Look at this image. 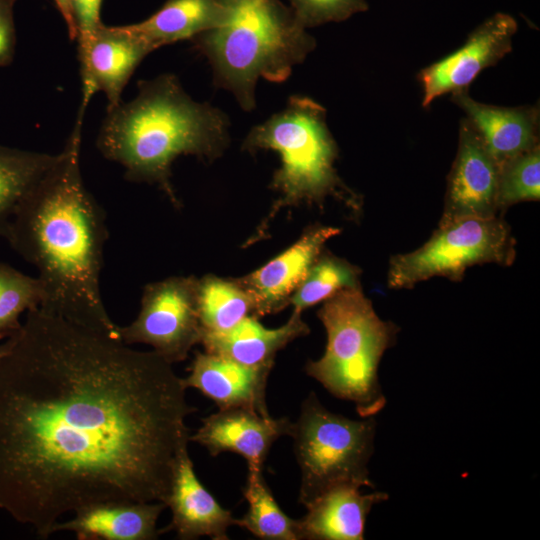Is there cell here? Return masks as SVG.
I'll return each instance as SVG.
<instances>
[{"label":"cell","mask_w":540,"mask_h":540,"mask_svg":"<svg viewBox=\"0 0 540 540\" xmlns=\"http://www.w3.org/2000/svg\"><path fill=\"white\" fill-rule=\"evenodd\" d=\"M10 338L0 508L46 539L62 515L90 504H166L197 411L172 364L39 307Z\"/></svg>","instance_id":"1"},{"label":"cell","mask_w":540,"mask_h":540,"mask_svg":"<svg viewBox=\"0 0 540 540\" xmlns=\"http://www.w3.org/2000/svg\"><path fill=\"white\" fill-rule=\"evenodd\" d=\"M84 114L78 111L56 162L18 205L5 239L38 270L39 308L120 339L100 290L109 237L106 213L86 188L80 169Z\"/></svg>","instance_id":"2"},{"label":"cell","mask_w":540,"mask_h":540,"mask_svg":"<svg viewBox=\"0 0 540 540\" xmlns=\"http://www.w3.org/2000/svg\"><path fill=\"white\" fill-rule=\"evenodd\" d=\"M129 102L107 110L97 148L120 164L124 178L156 185L178 207L171 182L172 164L181 155L213 161L230 143V120L221 109L193 100L174 74L137 84Z\"/></svg>","instance_id":"3"},{"label":"cell","mask_w":540,"mask_h":540,"mask_svg":"<svg viewBox=\"0 0 540 540\" xmlns=\"http://www.w3.org/2000/svg\"><path fill=\"white\" fill-rule=\"evenodd\" d=\"M218 1L225 10L222 24L191 42L211 66L213 84L250 112L258 80L285 82L317 42L281 0Z\"/></svg>","instance_id":"4"},{"label":"cell","mask_w":540,"mask_h":540,"mask_svg":"<svg viewBox=\"0 0 540 540\" xmlns=\"http://www.w3.org/2000/svg\"><path fill=\"white\" fill-rule=\"evenodd\" d=\"M326 334L324 354L305 365L308 376L336 398L352 402L362 417H374L386 405L378 368L399 328L376 314L361 286L325 300L317 312Z\"/></svg>","instance_id":"5"},{"label":"cell","mask_w":540,"mask_h":540,"mask_svg":"<svg viewBox=\"0 0 540 540\" xmlns=\"http://www.w3.org/2000/svg\"><path fill=\"white\" fill-rule=\"evenodd\" d=\"M327 111L314 99L294 94L285 107L255 125L242 149L272 150L280 156L270 187L278 192L274 210L301 203H322L328 196L353 202L356 197L335 168L338 146L327 125Z\"/></svg>","instance_id":"6"},{"label":"cell","mask_w":540,"mask_h":540,"mask_svg":"<svg viewBox=\"0 0 540 540\" xmlns=\"http://www.w3.org/2000/svg\"><path fill=\"white\" fill-rule=\"evenodd\" d=\"M376 420H353L329 411L312 391L303 400L290 436L300 469L299 503L304 507L339 486L374 487L368 464Z\"/></svg>","instance_id":"7"},{"label":"cell","mask_w":540,"mask_h":540,"mask_svg":"<svg viewBox=\"0 0 540 540\" xmlns=\"http://www.w3.org/2000/svg\"><path fill=\"white\" fill-rule=\"evenodd\" d=\"M515 256L516 241L502 218H441L425 244L391 257L387 283L390 288L402 289L436 276L460 281L471 266L485 263L509 266Z\"/></svg>","instance_id":"8"},{"label":"cell","mask_w":540,"mask_h":540,"mask_svg":"<svg viewBox=\"0 0 540 540\" xmlns=\"http://www.w3.org/2000/svg\"><path fill=\"white\" fill-rule=\"evenodd\" d=\"M198 278L173 276L147 284L136 319L119 326V337L127 345L147 344L167 362L185 360L201 341L197 303Z\"/></svg>","instance_id":"9"},{"label":"cell","mask_w":540,"mask_h":540,"mask_svg":"<svg viewBox=\"0 0 540 540\" xmlns=\"http://www.w3.org/2000/svg\"><path fill=\"white\" fill-rule=\"evenodd\" d=\"M152 46L131 25L99 26L83 43L78 44L82 79L80 109L85 111L96 92H103L107 110L116 107L129 79Z\"/></svg>","instance_id":"10"},{"label":"cell","mask_w":540,"mask_h":540,"mask_svg":"<svg viewBox=\"0 0 540 540\" xmlns=\"http://www.w3.org/2000/svg\"><path fill=\"white\" fill-rule=\"evenodd\" d=\"M517 29L512 16L495 13L470 33L461 48L423 68L418 74L423 87L422 106L428 107L444 94L468 89L484 69L511 52Z\"/></svg>","instance_id":"11"},{"label":"cell","mask_w":540,"mask_h":540,"mask_svg":"<svg viewBox=\"0 0 540 540\" xmlns=\"http://www.w3.org/2000/svg\"><path fill=\"white\" fill-rule=\"evenodd\" d=\"M500 166L471 122L460 121L458 149L450 170L442 218L497 216Z\"/></svg>","instance_id":"12"},{"label":"cell","mask_w":540,"mask_h":540,"mask_svg":"<svg viewBox=\"0 0 540 540\" xmlns=\"http://www.w3.org/2000/svg\"><path fill=\"white\" fill-rule=\"evenodd\" d=\"M201 426L189 436L211 456L232 452L243 457L249 468L263 469L273 443L290 436L293 422L273 418L248 408L218 409L201 419Z\"/></svg>","instance_id":"13"},{"label":"cell","mask_w":540,"mask_h":540,"mask_svg":"<svg viewBox=\"0 0 540 540\" xmlns=\"http://www.w3.org/2000/svg\"><path fill=\"white\" fill-rule=\"evenodd\" d=\"M340 229L315 225L288 249L261 268L238 278L250 293L257 318L281 311L305 278L309 268L323 251L324 245Z\"/></svg>","instance_id":"14"},{"label":"cell","mask_w":540,"mask_h":540,"mask_svg":"<svg viewBox=\"0 0 540 540\" xmlns=\"http://www.w3.org/2000/svg\"><path fill=\"white\" fill-rule=\"evenodd\" d=\"M272 367H253L211 352H196L184 386L199 390L218 409L248 408L270 415L266 386Z\"/></svg>","instance_id":"15"},{"label":"cell","mask_w":540,"mask_h":540,"mask_svg":"<svg viewBox=\"0 0 540 540\" xmlns=\"http://www.w3.org/2000/svg\"><path fill=\"white\" fill-rule=\"evenodd\" d=\"M166 505L172 519L160 532L173 530L182 540L202 536L228 540V528L236 525V518L219 504L196 476L188 445L180 451Z\"/></svg>","instance_id":"16"},{"label":"cell","mask_w":540,"mask_h":540,"mask_svg":"<svg viewBox=\"0 0 540 540\" xmlns=\"http://www.w3.org/2000/svg\"><path fill=\"white\" fill-rule=\"evenodd\" d=\"M452 101L466 114L488 152L501 167L539 145V106L499 107L473 99L468 89L452 93Z\"/></svg>","instance_id":"17"},{"label":"cell","mask_w":540,"mask_h":540,"mask_svg":"<svg viewBox=\"0 0 540 540\" xmlns=\"http://www.w3.org/2000/svg\"><path fill=\"white\" fill-rule=\"evenodd\" d=\"M355 486H339L323 493L297 520L299 540H363L373 506L388 500L381 491L361 493Z\"/></svg>","instance_id":"18"},{"label":"cell","mask_w":540,"mask_h":540,"mask_svg":"<svg viewBox=\"0 0 540 540\" xmlns=\"http://www.w3.org/2000/svg\"><path fill=\"white\" fill-rule=\"evenodd\" d=\"M166 507L163 502H98L76 510L69 521H58L52 534L71 531L80 540H153L161 534L156 524Z\"/></svg>","instance_id":"19"},{"label":"cell","mask_w":540,"mask_h":540,"mask_svg":"<svg viewBox=\"0 0 540 540\" xmlns=\"http://www.w3.org/2000/svg\"><path fill=\"white\" fill-rule=\"evenodd\" d=\"M310 329L302 312L293 310L288 321L278 328H267L255 316H248L231 329L220 333H202L205 351L228 357L253 367H273L276 354Z\"/></svg>","instance_id":"20"},{"label":"cell","mask_w":540,"mask_h":540,"mask_svg":"<svg viewBox=\"0 0 540 540\" xmlns=\"http://www.w3.org/2000/svg\"><path fill=\"white\" fill-rule=\"evenodd\" d=\"M225 10L218 0H166L147 19L130 24L154 50L222 24Z\"/></svg>","instance_id":"21"},{"label":"cell","mask_w":540,"mask_h":540,"mask_svg":"<svg viewBox=\"0 0 540 540\" xmlns=\"http://www.w3.org/2000/svg\"><path fill=\"white\" fill-rule=\"evenodd\" d=\"M57 158L0 145V237H6L18 205Z\"/></svg>","instance_id":"22"},{"label":"cell","mask_w":540,"mask_h":540,"mask_svg":"<svg viewBox=\"0 0 540 540\" xmlns=\"http://www.w3.org/2000/svg\"><path fill=\"white\" fill-rule=\"evenodd\" d=\"M197 303L202 333L224 332L255 316L253 299L238 279L215 275L198 279Z\"/></svg>","instance_id":"23"},{"label":"cell","mask_w":540,"mask_h":540,"mask_svg":"<svg viewBox=\"0 0 540 540\" xmlns=\"http://www.w3.org/2000/svg\"><path fill=\"white\" fill-rule=\"evenodd\" d=\"M248 509L236 525L263 540H299L297 520L290 518L276 502L263 476V469L249 468L243 488Z\"/></svg>","instance_id":"24"},{"label":"cell","mask_w":540,"mask_h":540,"mask_svg":"<svg viewBox=\"0 0 540 540\" xmlns=\"http://www.w3.org/2000/svg\"><path fill=\"white\" fill-rule=\"evenodd\" d=\"M359 275L358 267L323 250L291 296L289 304L294 310L303 312L343 289L360 286Z\"/></svg>","instance_id":"25"},{"label":"cell","mask_w":540,"mask_h":540,"mask_svg":"<svg viewBox=\"0 0 540 540\" xmlns=\"http://www.w3.org/2000/svg\"><path fill=\"white\" fill-rule=\"evenodd\" d=\"M43 290L39 279L0 262V339L17 333L20 315L40 306Z\"/></svg>","instance_id":"26"},{"label":"cell","mask_w":540,"mask_h":540,"mask_svg":"<svg viewBox=\"0 0 540 540\" xmlns=\"http://www.w3.org/2000/svg\"><path fill=\"white\" fill-rule=\"evenodd\" d=\"M540 198V145L519 154L500 167L498 209Z\"/></svg>","instance_id":"27"},{"label":"cell","mask_w":540,"mask_h":540,"mask_svg":"<svg viewBox=\"0 0 540 540\" xmlns=\"http://www.w3.org/2000/svg\"><path fill=\"white\" fill-rule=\"evenodd\" d=\"M298 21L306 28L341 22L369 9L366 0H288Z\"/></svg>","instance_id":"28"},{"label":"cell","mask_w":540,"mask_h":540,"mask_svg":"<svg viewBox=\"0 0 540 540\" xmlns=\"http://www.w3.org/2000/svg\"><path fill=\"white\" fill-rule=\"evenodd\" d=\"M77 30L78 44L85 42L103 23L101 22L102 0H70Z\"/></svg>","instance_id":"29"},{"label":"cell","mask_w":540,"mask_h":540,"mask_svg":"<svg viewBox=\"0 0 540 540\" xmlns=\"http://www.w3.org/2000/svg\"><path fill=\"white\" fill-rule=\"evenodd\" d=\"M16 0H0V67L11 64L15 54L16 33L13 7Z\"/></svg>","instance_id":"30"},{"label":"cell","mask_w":540,"mask_h":540,"mask_svg":"<svg viewBox=\"0 0 540 540\" xmlns=\"http://www.w3.org/2000/svg\"><path fill=\"white\" fill-rule=\"evenodd\" d=\"M54 2L58 8V11L61 13L66 23L70 39L76 40L77 30H76L75 21L73 18L71 1L70 0H54Z\"/></svg>","instance_id":"31"},{"label":"cell","mask_w":540,"mask_h":540,"mask_svg":"<svg viewBox=\"0 0 540 540\" xmlns=\"http://www.w3.org/2000/svg\"><path fill=\"white\" fill-rule=\"evenodd\" d=\"M11 338L9 337L7 341L0 345V364L4 356L9 352L11 347Z\"/></svg>","instance_id":"32"}]
</instances>
